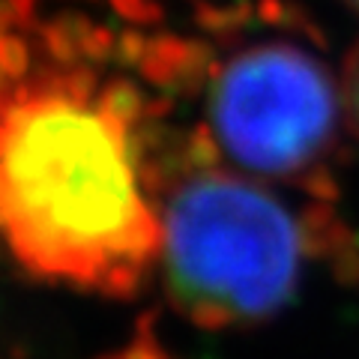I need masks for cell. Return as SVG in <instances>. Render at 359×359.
<instances>
[{"label": "cell", "instance_id": "6da1fadb", "mask_svg": "<svg viewBox=\"0 0 359 359\" xmlns=\"http://www.w3.org/2000/svg\"><path fill=\"white\" fill-rule=\"evenodd\" d=\"M177 63L144 0H0V252L21 276L129 299L159 269Z\"/></svg>", "mask_w": 359, "mask_h": 359}, {"label": "cell", "instance_id": "7a4b0ae2", "mask_svg": "<svg viewBox=\"0 0 359 359\" xmlns=\"http://www.w3.org/2000/svg\"><path fill=\"white\" fill-rule=\"evenodd\" d=\"M314 266L359 285V231L341 201H314L224 165L189 126L162 186L159 269L171 309L201 330L273 320Z\"/></svg>", "mask_w": 359, "mask_h": 359}, {"label": "cell", "instance_id": "3957f363", "mask_svg": "<svg viewBox=\"0 0 359 359\" xmlns=\"http://www.w3.org/2000/svg\"><path fill=\"white\" fill-rule=\"evenodd\" d=\"M183 105L224 165L314 201H339L347 114L341 72L290 0L198 4Z\"/></svg>", "mask_w": 359, "mask_h": 359}, {"label": "cell", "instance_id": "277c9868", "mask_svg": "<svg viewBox=\"0 0 359 359\" xmlns=\"http://www.w3.org/2000/svg\"><path fill=\"white\" fill-rule=\"evenodd\" d=\"M341 90H344V114L347 129L359 141V39L344 57L341 66Z\"/></svg>", "mask_w": 359, "mask_h": 359}, {"label": "cell", "instance_id": "5b68a950", "mask_svg": "<svg viewBox=\"0 0 359 359\" xmlns=\"http://www.w3.org/2000/svg\"><path fill=\"white\" fill-rule=\"evenodd\" d=\"M341 4H347V6L353 9V13H359V0H341Z\"/></svg>", "mask_w": 359, "mask_h": 359}]
</instances>
